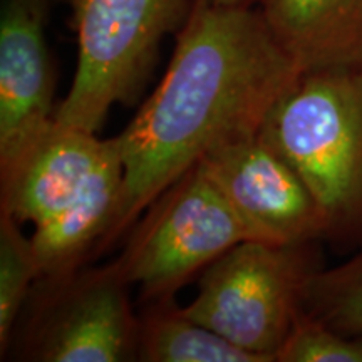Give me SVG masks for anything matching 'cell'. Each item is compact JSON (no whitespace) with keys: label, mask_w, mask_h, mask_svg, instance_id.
<instances>
[{"label":"cell","mask_w":362,"mask_h":362,"mask_svg":"<svg viewBox=\"0 0 362 362\" xmlns=\"http://www.w3.org/2000/svg\"><path fill=\"white\" fill-rule=\"evenodd\" d=\"M300 74L260 7L197 0L160 84L116 136L123 197L106 248L203 156L260 133Z\"/></svg>","instance_id":"obj_1"},{"label":"cell","mask_w":362,"mask_h":362,"mask_svg":"<svg viewBox=\"0 0 362 362\" xmlns=\"http://www.w3.org/2000/svg\"><path fill=\"white\" fill-rule=\"evenodd\" d=\"M262 134L291 163L322 211L325 242H362V67L304 71Z\"/></svg>","instance_id":"obj_2"},{"label":"cell","mask_w":362,"mask_h":362,"mask_svg":"<svg viewBox=\"0 0 362 362\" xmlns=\"http://www.w3.org/2000/svg\"><path fill=\"white\" fill-rule=\"evenodd\" d=\"M78 66L54 117L98 133L111 107L131 104L146 86L161 42L178 34L197 0H66Z\"/></svg>","instance_id":"obj_3"},{"label":"cell","mask_w":362,"mask_h":362,"mask_svg":"<svg viewBox=\"0 0 362 362\" xmlns=\"http://www.w3.org/2000/svg\"><path fill=\"white\" fill-rule=\"evenodd\" d=\"M322 267L319 243L245 240L203 270L198 296L183 309L235 346L277 362Z\"/></svg>","instance_id":"obj_4"},{"label":"cell","mask_w":362,"mask_h":362,"mask_svg":"<svg viewBox=\"0 0 362 362\" xmlns=\"http://www.w3.org/2000/svg\"><path fill=\"white\" fill-rule=\"evenodd\" d=\"M133 287L116 262L39 277L22 309L2 361H138Z\"/></svg>","instance_id":"obj_5"},{"label":"cell","mask_w":362,"mask_h":362,"mask_svg":"<svg viewBox=\"0 0 362 362\" xmlns=\"http://www.w3.org/2000/svg\"><path fill=\"white\" fill-rule=\"evenodd\" d=\"M115 260L143 302L175 296L240 242L245 225L200 165L193 166L149 205L131 226Z\"/></svg>","instance_id":"obj_6"},{"label":"cell","mask_w":362,"mask_h":362,"mask_svg":"<svg viewBox=\"0 0 362 362\" xmlns=\"http://www.w3.org/2000/svg\"><path fill=\"white\" fill-rule=\"evenodd\" d=\"M198 165L245 225L250 240L320 243L327 238L310 189L262 131L214 149Z\"/></svg>","instance_id":"obj_7"},{"label":"cell","mask_w":362,"mask_h":362,"mask_svg":"<svg viewBox=\"0 0 362 362\" xmlns=\"http://www.w3.org/2000/svg\"><path fill=\"white\" fill-rule=\"evenodd\" d=\"M121 158L116 138L59 123L56 117L0 163V211L34 226L69 210Z\"/></svg>","instance_id":"obj_8"},{"label":"cell","mask_w":362,"mask_h":362,"mask_svg":"<svg viewBox=\"0 0 362 362\" xmlns=\"http://www.w3.org/2000/svg\"><path fill=\"white\" fill-rule=\"evenodd\" d=\"M47 4L2 0L0 163L52 121L54 67L45 40Z\"/></svg>","instance_id":"obj_9"},{"label":"cell","mask_w":362,"mask_h":362,"mask_svg":"<svg viewBox=\"0 0 362 362\" xmlns=\"http://www.w3.org/2000/svg\"><path fill=\"white\" fill-rule=\"evenodd\" d=\"M259 7L302 72L362 67V0H262Z\"/></svg>","instance_id":"obj_10"},{"label":"cell","mask_w":362,"mask_h":362,"mask_svg":"<svg viewBox=\"0 0 362 362\" xmlns=\"http://www.w3.org/2000/svg\"><path fill=\"white\" fill-rule=\"evenodd\" d=\"M141 362H265L189 317L175 296L143 302L138 314Z\"/></svg>","instance_id":"obj_11"},{"label":"cell","mask_w":362,"mask_h":362,"mask_svg":"<svg viewBox=\"0 0 362 362\" xmlns=\"http://www.w3.org/2000/svg\"><path fill=\"white\" fill-rule=\"evenodd\" d=\"M304 310L329 327L362 336V242L346 262L312 275Z\"/></svg>","instance_id":"obj_12"},{"label":"cell","mask_w":362,"mask_h":362,"mask_svg":"<svg viewBox=\"0 0 362 362\" xmlns=\"http://www.w3.org/2000/svg\"><path fill=\"white\" fill-rule=\"evenodd\" d=\"M19 221L0 211V359L11 344L13 329L40 270L30 237Z\"/></svg>","instance_id":"obj_13"},{"label":"cell","mask_w":362,"mask_h":362,"mask_svg":"<svg viewBox=\"0 0 362 362\" xmlns=\"http://www.w3.org/2000/svg\"><path fill=\"white\" fill-rule=\"evenodd\" d=\"M277 362H362V336L329 327L302 309L280 347Z\"/></svg>","instance_id":"obj_14"},{"label":"cell","mask_w":362,"mask_h":362,"mask_svg":"<svg viewBox=\"0 0 362 362\" xmlns=\"http://www.w3.org/2000/svg\"><path fill=\"white\" fill-rule=\"evenodd\" d=\"M216 6H243V7H259L262 0H208Z\"/></svg>","instance_id":"obj_15"},{"label":"cell","mask_w":362,"mask_h":362,"mask_svg":"<svg viewBox=\"0 0 362 362\" xmlns=\"http://www.w3.org/2000/svg\"><path fill=\"white\" fill-rule=\"evenodd\" d=\"M35 2H42V4H49V6H51V0H35Z\"/></svg>","instance_id":"obj_16"}]
</instances>
